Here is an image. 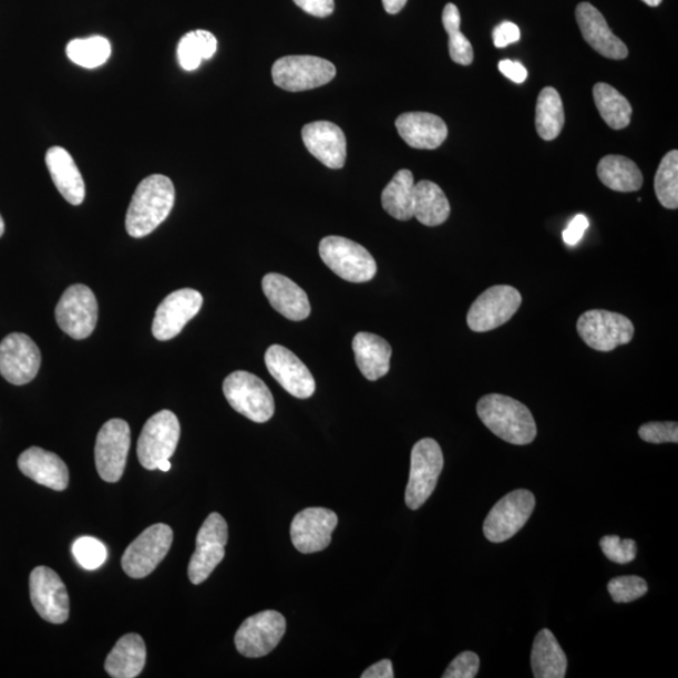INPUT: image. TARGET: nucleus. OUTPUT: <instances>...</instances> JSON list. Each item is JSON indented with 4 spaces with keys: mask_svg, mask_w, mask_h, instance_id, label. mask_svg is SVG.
Segmentation results:
<instances>
[{
    "mask_svg": "<svg viewBox=\"0 0 678 678\" xmlns=\"http://www.w3.org/2000/svg\"><path fill=\"white\" fill-rule=\"evenodd\" d=\"M175 203V187L164 175L144 178L132 196L126 214V230L132 238H144L164 223Z\"/></svg>",
    "mask_w": 678,
    "mask_h": 678,
    "instance_id": "nucleus-1",
    "label": "nucleus"
},
{
    "mask_svg": "<svg viewBox=\"0 0 678 678\" xmlns=\"http://www.w3.org/2000/svg\"><path fill=\"white\" fill-rule=\"evenodd\" d=\"M476 411L484 425L508 444L530 445L538 432L531 410L508 396L486 394L479 400Z\"/></svg>",
    "mask_w": 678,
    "mask_h": 678,
    "instance_id": "nucleus-2",
    "label": "nucleus"
},
{
    "mask_svg": "<svg viewBox=\"0 0 678 678\" xmlns=\"http://www.w3.org/2000/svg\"><path fill=\"white\" fill-rule=\"evenodd\" d=\"M223 392L230 407L253 422L264 423L275 414V398L259 377L235 371L226 377Z\"/></svg>",
    "mask_w": 678,
    "mask_h": 678,
    "instance_id": "nucleus-3",
    "label": "nucleus"
},
{
    "mask_svg": "<svg viewBox=\"0 0 678 678\" xmlns=\"http://www.w3.org/2000/svg\"><path fill=\"white\" fill-rule=\"evenodd\" d=\"M319 256L335 275L351 282L374 278L377 264L362 245L343 237H326L319 243Z\"/></svg>",
    "mask_w": 678,
    "mask_h": 678,
    "instance_id": "nucleus-4",
    "label": "nucleus"
},
{
    "mask_svg": "<svg viewBox=\"0 0 678 678\" xmlns=\"http://www.w3.org/2000/svg\"><path fill=\"white\" fill-rule=\"evenodd\" d=\"M332 62L315 55H286L273 64L276 86L288 92H304L325 86L336 78Z\"/></svg>",
    "mask_w": 678,
    "mask_h": 678,
    "instance_id": "nucleus-5",
    "label": "nucleus"
},
{
    "mask_svg": "<svg viewBox=\"0 0 678 678\" xmlns=\"http://www.w3.org/2000/svg\"><path fill=\"white\" fill-rule=\"evenodd\" d=\"M442 469L444 455L433 439H422L411 451V468L404 501L412 511H418L429 501L435 490Z\"/></svg>",
    "mask_w": 678,
    "mask_h": 678,
    "instance_id": "nucleus-6",
    "label": "nucleus"
},
{
    "mask_svg": "<svg viewBox=\"0 0 678 678\" xmlns=\"http://www.w3.org/2000/svg\"><path fill=\"white\" fill-rule=\"evenodd\" d=\"M173 541L172 527L166 524L151 525L127 546L122 555V569L135 579L150 576L165 559Z\"/></svg>",
    "mask_w": 678,
    "mask_h": 678,
    "instance_id": "nucleus-7",
    "label": "nucleus"
},
{
    "mask_svg": "<svg viewBox=\"0 0 678 678\" xmlns=\"http://www.w3.org/2000/svg\"><path fill=\"white\" fill-rule=\"evenodd\" d=\"M577 331L584 343L593 350L610 352L633 341L635 326L624 315L605 309H592L579 317Z\"/></svg>",
    "mask_w": 678,
    "mask_h": 678,
    "instance_id": "nucleus-8",
    "label": "nucleus"
},
{
    "mask_svg": "<svg viewBox=\"0 0 678 678\" xmlns=\"http://www.w3.org/2000/svg\"><path fill=\"white\" fill-rule=\"evenodd\" d=\"M181 422L176 414L163 410L150 418L138 438L137 456L146 470H157L163 461L174 455L181 440Z\"/></svg>",
    "mask_w": 678,
    "mask_h": 678,
    "instance_id": "nucleus-9",
    "label": "nucleus"
},
{
    "mask_svg": "<svg viewBox=\"0 0 678 678\" xmlns=\"http://www.w3.org/2000/svg\"><path fill=\"white\" fill-rule=\"evenodd\" d=\"M521 291L511 286L490 287L480 295L468 314V326L473 332L484 333L502 327L522 306Z\"/></svg>",
    "mask_w": 678,
    "mask_h": 678,
    "instance_id": "nucleus-10",
    "label": "nucleus"
},
{
    "mask_svg": "<svg viewBox=\"0 0 678 678\" xmlns=\"http://www.w3.org/2000/svg\"><path fill=\"white\" fill-rule=\"evenodd\" d=\"M228 524L219 513L206 517L196 536V549L188 563V579L195 586L210 577V574L225 557V545L228 543Z\"/></svg>",
    "mask_w": 678,
    "mask_h": 678,
    "instance_id": "nucleus-11",
    "label": "nucleus"
},
{
    "mask_svg": "<svg viewBox=\"0 0 678 678\" xmlns=\"http://www.w3.org/2000/svg\"><path fill=\"white\" fill-rule=\"evenodd\" d=\"M99 319V304L93 291L83 285L64 290L55 307V320L65 335L73 339L89 338Z\"/></svg>",
    "mask_w": 678,
    "mask_h": 678,
    "instance_id": "nucleus-12",
    "label": "nucleus"
},
{
    "mask_svg": "<svg viewBox=\"0 0 678 678\" xmlns=\"http://www.w3.org/2000/svg\"><path fill=\"white\" fill-rule=\"evenodd\" d=\"M535 507V496L530 490H515L499 501L484 523L485 538L492 543H504L530 521Z\"/></svg>",
    "mask_w": 678,
    "mask_h": 678,
    "instance_id": "nucleus-13",
    "label": "nucleus"
},
{
    "mask_svg": "<svg viewBox=\"0 0 678 678\" xmlns=\"http://www.w3.org/2000/svg\"><path fill=\"white\" fill-rule=\"evenodd\" d=\"M130 446L131 430L125 420L112 419L101 428L94 460L99 475L106 483H117L124 475Z\"/></svg>",
    "mask_w": 678,
    "mask_h": 678,
    "instance_id": "nucleus-14",
    "label": "nucleus"
},
{
    "mask_svg": "<svg viewBox=\"0 0 678 678\" xmlns=\"http://www.w3.org/2000/svg\"><path fill=\"white\" fill-rule=\"evenodd\" d=\"M286 629V618L279 612H260L243 622L235 634V647L245 657L267 656L279 645Z\"/></svg>",
    "mask_w": 678,
    "mask_h": 678,
    "instance_id": "nucleus-15",
    "label": "nucleus"
},
{
    "mask_svg": "<svg viewBox=\"0 0 678 678\" xmlns=\"http://www.w3.org/2000/svg\"><path fill=\"white\" fill-rule=\"evenodd\" d=\"M31 600L37 614L53 625L70 617V597L59 574L49 567H37L30 577Z\"/></svg>",
    "mask_w": 678,
    "mask_h": 678,
    "instance_id": "nucleus-16",
    "label": "nucleus"
},
{
    "mask_svg": "<svg viewBox=\"0 0 678 678\" xmlns=\"http://www.w3.org/2000/svg\"><path fill=\"white\" fill-rule=\"evenodd\" d=\"M41 362L40 348L30 336L11 333L0 342V374L9 383H30L40 371Z\"/></svg>",
    "mask_w": 678,
    "mask_h": 678,
    "instance_id": "nucleus-17",
    "label": "nucleus"
},
{
    "mask_svg": "<svg viewBox=\"0 0 678 678\" xmlns=\"http://www.w3.org/2000/svg\"><path fill=\"white\" fill-rule=\"evenodd\" d=\"M203 296L192 288L168 295L156 309L153 335L158 341H170L181 335L184 327L201 312Z\"/></svg>",
    "mask_w": 678,
    "mask_h": 678,
    "instance_id": "nucleus-18",
    "label": "nucleus"
},
{
    "mask_svg": "<svg viewBox=\"0 0 678 678\" xmlns=\"http://www.w3.org/2000/svg\"><path fill=\"white\" fill-rule=\"evenodd\" d=\"M337 524L338 517L329 508L307 507L291 522V542L296 549L304 554L325 551L331 544Z\"/></svg>",
    "mask_w": 678,
    "mask_h": 678,
    "instance_id": "nucleus-19",
    "label": "nucleus"
},
{
    "mask_svg": "<svg viewBox=\"0 0 678 678\" xmlns=\"http://www.w3.org/2000/svg\"><path fill=\"white\" fill-rule=\"evenodd\" d=\"M266 364L273 379L288 393L300 400L312 398L316 391L315 377L288 348L270 346L266 352Z\"/></svg>",
    "mask_w": 678,
    "mask_h": 678,
    "instance_id": "nucleus-20",
    "label": "nucleus"
},
{
    "mask_svg": "<svg viewBox=\"0 0 678 678\" xmlns=\"http://www.w3.org/2000/svg\"><path fill=\"white\" fill-rule=\"evenodd\" d=\"M301 138L320 163L329 168H342L347 158V140L341 127L328 121H317L301 130Z\"/></svg>",
    "mask_w": 678,
    "mask_h": 678,
    "instance_id": "nucleus-21",
    "label": "nucleus"
},
{
    "mask_svg": "<svg viewBox=\"0 0 678 678\" xmlns=\"http://www.w3.org/2000/svg\"><path fill=\"white\" fill-rule=\"evenodd\" d=\"M576 18L584 40L593 50L609 60L627 59L626 44L610 31L605 17L596 7L586 2L578 4Z\"/></svg>",
    "mask_w": 678,
    "mask_h": 678,
    "instance_id": "nucleus-22",
    "label": "nucleus"
},
{
    "mask_svg": "<svg viewBox=\"0 0 678 678\" xmlns=\"http://www.w3.org/2000/svg\"><path fill=\"white\" fill-rule=\"evenodd\" d=\"M18 468L22 474L30 477L37 484L63 492L69 487L70 473L64 461L41 448H30L18 458Z\"/></svg>",
    "mask_w": 678,
    "mask_h": 678,
    "instance_id": "nucleus-23",
    "label": "nucleus"
},
{
    "mask_svg": "<svg viewBox=\"0 0 678 678\" xmlns=\"http://www.w3.org/2000/svg\"><path fill=\"white\" fill-rule=\"evenodd\" d=\"M396 129L404 143L420 150L440 147L449 134L445 121L428 112L402 113L396 120Z\"/></svg>",
    "mask_w": 678,
    "mask_h": 678,
    "instance_id": "nucleus-24",
    "label": "nucleus"
},
{
    "mask_svg": "<svg viewBox=\"0 0 678 678\" xmlns=\"http://www.w3.org/2000/svg\"><path fill=\"white\" fill-rule=\"evenodd\" d=\"M261 287L270 306L282 317L295 320V322H300L309 317L308 296L294 280L278 273H269L263 278Z\"/></svg>",
    "mask_w": 678,
    "mask_h": 678,
    "instance_id": "nucleus-25",
    "label": "nucleus"
},
{
    "mask_svg": "<svg viewBox=\"0 0 678 678\" xmlns=\"http://www.w3.org/2000/svg\"><path fill=\"white\" fill-rule=\"evenodd\" d=\"M45 164L64 199L72 205H81L86 196V186L69 151L60 146L51 147L47 151Z\"/></svg>",
    "mask_w": 678,
    "mask_h": 678,
    "instance_id": "nucleus-26",
    "label": "nucleus"
},
{
    "mask_svg": "<svg viewBox=\"0 0 678 678\" xmlns=\"http://www.w3.org/2000/svg\"><path fill=\"white\" fill-rule=\"evenodd\" d=\"M352 348L356 364L367 380L377 381L389 373L392 348L386 339L373 333L360 332L355 336Z\"/></svg>",
    "mask_w": 678,
    "mask_h": 678,
    "instance_id": "nucleus-27",
    "label": "nucleus"
},
{
    "mask_svg": "<svg viewBox=\"0 0 678 678\" xmlns=\"http://www.w3.org/2000/svg\"><path fill=\"white\" fill-rule=\"evenodd\" d=\"M146 665V645L143 637L129 634L117 640L106 658L105 670L113 678H135Z\"/></svg>",
    "mask_w": 678,
    "mask_h": 678,
    "instance_id": "nucleus-28",
    "label": "nucleus"
},
{
    "mask_svg": "<svg viewBox=\"0 0 678 678\" xmlns=\"http://www.w3.org/2000/svg\"><path fill=\"white\" fill-rule=\"evenodd\" d=\"M532 670L535 678H564L568 659L549 629H542L534 639Z\"/></svg>",
    "mask_w": 678,
    "mask_h": 678,
    "instance_id": "nucleus-29",
    "label": "nucleus"
},
{
    "mask_svg": "<svg viewBox=\"0 0 678 678\" xmlns=\"http://www.w3.org/2000/svg\"><path fill=\"white\" fill-rule=\"evenodd\" d=\"M450 213L448 197L438 184L429 181L414 184L413 218L427 226H439L449 219Z\"/></svg>",
    "mask_w": 678,
    "mask_h": 678,
    "instance_id": "nucleus-30",
    "label": "nucleus"
},
{
    "mask_svg": "<svg viewBox=\"0 0 678 678\" xmlns=\"http://www.w3.org/2000/svg\"><path fill=\"white\" fill-rule=\"evenodd\" d=\"M603 185L618 193H635L644 185V175L633 160L620 155L603 157L597 167Z\"/></svg>",
    "mask_w": 678,
    "mask_h": 678,
    "instance_id": "nucleus-31",
    "label": "nucleus"
},
{
    "mask_svg": "<svg viewBox=\"0 0 678 678\" xmlns=\"http://www.w3.org/2000/svg\"><path fill=\"white\" fill-rule=\"evenodd\" d=\"M414 182L410 170H400L384 187L381 202L386 213L400 222L413 218Z\"/></svg>",
    "mask_w": 678,
    "mask_h": 678,
    "instance_id": "nucleus-32",
    "label": "nucleus"
},
{
    "mask_svg": "<svg viewBox=\"0 0 678 678\" xmlns=\"http://www.w3.org/2000/svg\"><path fill=\"white\" fill-rule=\"evenodd\" d=\"M593 97L600 117L614 130L626 129L633 117V106L628 100L607 83H597L593 88Z\"/></svg>",
    "mask_w": 678,
    "mask_h": 678,
    "instance_id": "nucleus-33",
    "label": "nucleus"
},
{
    "mask_svg": "<svg viewBox=\"0 0 678 678\" xmlns=\"http://www.w3.org/2000/svg\"><path fill=\"white\" fill-rule=\"evenodd\" d=\"M565 122L563 102L557 90L545 88L536 102L535 126L538 135L552 141L561 135Z\"/></svg>",
    "mask_w": 678,
    "mask_h": 678,
    "instance_id": "nucleus-34",
    "label": "nucleus"
},
{
    "mask_svg": "<svg viewBox=\"0 0 678 678\" xmlns=\"http://www.w3.org/2000/svg\"><path fill=\"white\" fill-rule=\"evenodd\" d=\"M218 50V41L207 31H194L185 34L177 47V59L186 71L199 69L203 60H210Z\"/></svg>",
    "mask_w": 678,
    "mask_h": 678,
    "instance_id": "nucleus-35",
    "label": "nucleus"
},
{
    "mask_svg": "<svg viewBox=\"0 0 678 678\" xmlns=\"http://www.w3.org/2000/svg\"><path fill=\"white\" fill-rule=\"evenodd\" d=\"M69 59L83 69H96L106 63L111 55V44L106 38L94 35L84 40L71 41L68 45Z\"/></svg>",
    "mask_w": 678,
    "mask_h": 678,
    "instance_id": "nucleus-36",
    "label": "nucleus"
},
{
    "mask_svg": "<svg viewBox=\"0 0 678 678\" xmlns=\"http://www.w3.org/2000/svg\"><path fill=\"white\" fill-rule=\"evenodd\" d=\"M442 24L449 34L450 59L461 65H470L474 61V50L468 38L461 33V16L455 4H446L442 12Z\"/></svg>",
    "mask_w": 678,
    "mask_h": 678,
    "instance_id": "nucleus-37",
    "label": "nucleus"
},
{
    "mask_svg": "<svg viewBox=\"0 0 678 678\" xmlns=\"http://www.w3.org/2000/svg\"><path fill=\"white\" fill-rule=\"evenodd\" d=\"M655 193L657 199L666 209L676 210L678 207V151L666 154L659 164L655 177Z\"/></svg>",
    "mask_w": 678,
    "mask_h": 678,
    "instance_id": "nucleus-38",
    "label": "nucleus"
},
{
    "mask_svg": "<svg viewBox=\"0 0 678 678\" xmlns=\"http://www.w3.org/2000/svg\"><path fill=\"white\" fill-rule=\"evenodd\" d=\"M74 558L84 569L94 571L107 559V549L99 540L92 536H82L73 544Z\"/></svg>",
    "mask_w": 678,
    "mask_h": 678,
    "instance_id": "nucleus-39",
    "label": "nucleus"
},
{
    "mask_svg": "<svg viewBox=\"0 0 678 678\" xmlns=\"http://www.w3.org/2000/svg\"><path fill=\"white\" fill-rule=\"evenodd\" d=\"M648 590L644 578L637 576H625L612 579L608 583V592L617 603H629L646 596Z\"/></svg>",
    "mask_w": 678,
    "mask_h": 678,
    "instance_id": "nucleus-40",
    "label": "nucleus"
},
{
    "mask_svg": "<svg viewBox=\"0 0 678 678\" xmlns=\"http://www.w3.org/2000/svg\"><path fill=\"white\" fill-rule=\"evenodd\" d=\"M599 544L602 552L612 562L628 564L636 558L637 545L633 540H620L617 535H607L603 536Z\"/></svg>",
    "mask_w": 678,
    "mask_h": 678,
    "instance_id": "nucleus-41",
    "label": "nucleus"
},
{
    "mask_svg": "<svg viewBox=\"0 0 678 678\" xmlns=\"http://www.w3.org/2000/svg\"><path fill=\"white\" fill-rule=\"evenodd\" d=\"M638 435L649 444H665V442H678L677 422H648L640 427Z\"/></svg>",
    "mask_w": 678,
    "mask_h": 678,
    "instance_id": "nucleus-42",
    "label": "nucleus"
},
{
    "mask_svg": "<svg viewBox=\"0 0 678 678\" xmlns=\"http://www.w3.org/2000/svg\"><path fill=\"white\" fill-rule=\"evenodd\" d=\"M480 658L474 653L460 654L452 661L442 677L444 678H474L479 672Z\"/></svg>",
    "mask_w": 678,
    "mask_h": 678,
    "instance_id": "nucleus-43",
    "label": "nucleus"
},
{
    "mask_svg": "<svg viewBox=\"0 0 678 678\" xmlns=\"http://www.w3.org/2000/svg\"><path fill=\"white\" fill-rule=\"evenodd\" d=\"M493 40L496 49H505L508 44L521 40L520 27L512 22H503L493 31Z\"/></svg>",
    "mask_w": 678,
    "mask_h": 678,
    "instance_id": "nucleus-44",
    "label": "nucleus"
},
{
    "mask_svg": "<svg viewBox=\"0 0 678 678\" xmlns=\"http://www.w3.org/2000/svg\"><path fill=\"white\" fill-rule=\"evenodd\" d=\"M294 2L306 13L325 18L335 12V0H294Z\"/></svg>",
    "mask_w": 678,
    "mask_h": 678,
    "instance_id": "nucleus-45",
    "label": "nucleus"
},
{
    "mask_svg": "<svg viewBox=\"0 0 678 678\" xmlns=\"http://www.w3.org/2000/svg\"><path fill=\"white\" fill-rule=\"evenodd\" d=\"M589 228V222L584 215H577L569 225L568 228L563 232V240L565 244L577 245L582 238L584 233Z\"/></svg>",
    "mask_w": 678,
    "mask_h": 678,
    "instance_id": "nucleus-46",
    "label": "nucleus"
},
{
    "mask_svg": "<svg viewBox=\"0 0 678 678\" xmlns=\"http://www.w3.org/2000/svg\"><path fill=\"white\" fill-rule=\"evenodd\" d=\"M499 71H501L505 78L517 84L523 83L527 78V72L524 65L512 60H504L499 63Z\"/></svg>",
    "mask_w": 678,
    "mask_h": 678,
    "instance_id": "nucleus-47",
    "label": "nucleus"
},
{
    "mask_svg": "<svg viewBox=\"0 0 678 678\" xmlns=\"http://www.w3.org/2000/svg\"><path fill=\"white\" fill-rule=\"evenodd\" d=\"M362 678H393V668L390 659H382V661L372 665L370 668L362 674Z\"/></svg>",
    "mask_w": 678,
    "mask_h": 678,
    "instance_id": "nucleus-48",
    "label": "nucleus"
},
{
    "mask_svg": "<svg viewBox=\"0 0 678 678\" xmlns=\"http://www.w3.org/2000/svg\"><path fill=\"white\" fill-rule=\"evenodd\" d=\"M408 0H382L384 11L389 14H398L407 6Z\"/></svg>",
    "mask_w": 678,
    "mask_h": 678,
    "instance_id": "nucleus-49",
    "label": "nucleus"
},
{
    "mask_svg": "<svg viewBox=\"0 0 678 678\" xmlns=\"http://www.w3.org/2000/svg\"><path fill=\"white\" fill-rule=\"evenodd\" d=\"M170 469H172V463H170V461L166 460V461H163V463L158 465L157 470H162L164 471V473H166V471H168Z\"/></svg>",
    "mask_w": 678,
    "mask_h": 678,
    "instance_id": "nucleus-50",
    "label": "nucleus"
},
{
    "mask_svg": "<svg viewBox=\"0 0 678 678\" xmlns=\"http://www.w3.org/2000/svg\"><path fill=\"white\" fill-rule=\"evenodd\" d=\"M643 2L649 7H658L661 4L662 0H643Z\"/></svg>",
    "mask_w": 678,
    "mask_h": 678,
    "instance_id": "nucleus-51",
    "label": "nucleus"
},
{
    "mask_svg": "<svg viewBox=\"0 0 678 678\" xmlns=\"http://www.w3.org/2000/svg\"><path fill=\"white\" fill-rule=\"evenodd\" d=\"M4 230H6L4 220L2 218V215H0V237H2V235L4 234Z\"/></svg>",
    "mask_w": 678,
    "mask_h": 678,
    "instance_id": "nucleus-52",
    "label": "nucleus"
}]
</instances>
